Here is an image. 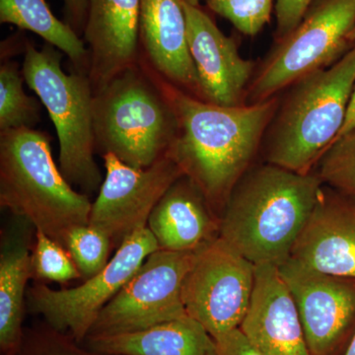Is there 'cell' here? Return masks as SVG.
I'll use <instances>...</instances> for the list:
<instances>
[{
    "label": "cell",
    "mask_w": 355,
    "mask_h": 355,
    "mask_svg": "<svg viewBox=\"0 0 355 355\" xmlns=\"http://www.w3.org/2000/svg\"><path fill=\"white\" fill-rule=\"evenodd\" d=\"M355 86V44L326 69L294 81L279 94L266 128L263 162L310 174L345 125Z\"/></svg>",
    "instance_id": "obj_3"
},
{
    "label": "cell",
    "mask_w": 355,
    "mask_h": 355,
    "mask_svg": "<svg viewBox=\"0 0 355 355\" xmlns=\"http://www.w3.org/2000/svg\"><path fill=\"white\" fill-rule=\"evenodd\" d=\"M0 22L39 35L46 43L67 55L76 71L88 74L89 51L85 42L67 22L55 17L46 0H0Z\"/></svg>",
    "instance_id": "obj_21"
},
{
    "label": "cell",
    "mask_w": 355,
    "mask_h": 355,
    "mask_svg": "<svg viewBox=\"0 0 355 355\" xmlns=\"http://www.w3.org/2000/svg\"><path fill=\"white\" fill-rule=\"evenodd\" d=\"M96 153L150 167L169 151L178 120L160 77L140 57L94 93Z\"/></svg>",
    "instance_id": "obj_5"
},
{
    "label": "cell",
    "mask_w": 355,
    "mask_h": 355,
    "mask_svg": "<svg viewBox=\"0 0 355 355\" xmlns=\"http://www.w3.org/2000/svg\"><path fill=\"white\" fill-rule=\"evenodd\" d=\"M240 330L261 355H311L279 266H256L253 296Z\"/></svg>",
    "instance_id": "obj_16"
},
{
    "label": "cell",
    "mask_w": 355,
    "mask_h": 355,
    "mask_svg": "<svg viewBox=\"0 0 355 355\" xmlns=\"http://www.w3.org/2000/svg\"><path fill=\"white\" fill-rule=\"evenodd\" d=\"M32 279L38 282H69L81 279V273L64 246L43 231H35L31 254Z\"/></svg>",
    "instance_id": "obj_25"
},
{
    "label": "cell",
    "mask_w": 355,
    "mask_h": 355,
    "mask_svg": "<svg viewBox=\"0 0 355 355\" xmlns=\"http://www.w3.org/2000/svg\"><path fill=\"white\" fill-rule=\"evenodd\" d=\"M214 338L209 355H261L240 328Z\"/></svg>",
    "instance_id": "obj_29"
},
{
    "label": "cell",
    "mask_w": 355,
    "mask_h": 355,
    "mask_svg": "<svg viewBox=\"0 0 355 355\" xmlns=\"http://www.w3.org/2000/svg\"><path fill=\"white\" fill-rule=\"evenodd\" d=\"M32 223L14 216L0 248V352L18 355L24 335L28 280L32 279Z\"/></svg>",
    "instance_id": "obj_19"
},
{
    "label": "cell",
    "mask_w": 355,
    "mask_h": 355,
    "mask_svg": "<svg viewBox=\"0 0 355 355\" xmlns=\"http://www.w3.org/2000/svg\"><path fill=\"white\" fill-rule=\"evenodd\" d=\"M212 11L225 18L246 36H256L272 17L273 0H205Z\"/></svg>",
    "instance_id": "obj_27"
},
{
    "label": "cell",
    "mask_w": 355,
    "mask_h": 355,
    "mask_svg": "<svg viewBox=\"0 0 355 355\" xmlns=\"http://www.w3.org/2000/svg\"><path fill=\"white\" fill-rule=\"evenodd\" d=\"M161 81L178 120L177 135L168 154L220 218L231 191L256 163L279 94L256 104L224 107Z\"/></svg>",
    "instance_id": "obj_1"
},
{
    "label": "cell",
    "mask_w": 355,
    "mask_h": 355,
    "mask_svg": "<svg viewBox=\"0 0 355 355\" xmlns=\"http://www.w3.org/2000/svg\"><path fill=\"white\" fill-rule=\"evenodd\" d=\"M0 205L64 247L70 231L87 225L92 202L74 190L35 128L0 132Z\"/></svg>",
    "instance_id": "obj_4"
},
{
    "label": "cell",
    "mask_w": 355,
    "mask_h": 355,
    "mask_svg": "<svg viewBox=\"0 0 355 355\" xmlns=\"http://www.w3.org/2000/svg\"><path fill=\"white\" fill-rule=\"evenodd\" d=\"M113 247L108 235L89 224L72 229L64 245L84 280L104 270Z\"/></svg>",
    "instance_id": "obj_23"
},
{
    "label": "cell",
    "mask_w": 355,
    "mask_h": 355,
    "mask_svg": "<svg viewBox=\"0 0 355 355\" xmlns=\"http://www.w3.org/2000/svg\"><path fill=\"white\" fill-rule=\"evenodd\" d=\"M139 48L144 62L161 79L202 99L182 0H141Z\"/></svg>",
    "instance_id": "obj_17"
},
{
    "label": "cell",
    "mask_w": 355,
    "mask_h": 355,
    "mask_svg": "<svg viewBox=\"0 0 355 355\" xmlns=\"http://www.w3.org/2000/svg\"><path fill=\"white\" fill-rule=\"evenodd\" d=\"M188 3L191 4L193 6H200V0H184Z\"/></svg>",
    "instance_id": "obj_33"
},
{
    "label": "cell",
    "mask_w": 355,
    "mask_h": 355,
    "mask_svg": "<svg viewBox=\"0 0 355 355\" xmlns=\"http://www.w3.org/2000/svg\"><path fill=\"white\" fill-rule=\"evenodd\" d=\"M350 41H352V44H355V28L354 32H352V35H350Z\"/></svg>",
    "instance_id": "obj_34"
},
{
    "label": "cell",
    "mask_w": 355,
    "mask_h": 355,
    "mask_svg": "<svg viewBox=\"0 0 355 355\" xmlns=\"http://www.w3.org/2000/svg\"><path fill=\"white\" fill-rule=\"evenodd\" d=\"M322 186L315 172L254 163L222 209L220 237L254 266L282 265L291 259Z\"/></svg>",
    "instance_id": "obj_2"
},
{
    "label": "cell",
    "mask_w": 355,
    "mask_h": 355,
    "mask_svg": "<svg viewBox=\"0 0 355 355\" xmlns=\"http://www.w3.org/2000/svg\"><path fill=\"white\" fill-rule=\"evenodd\" d=\"M83 345L103 355H209L214 338L187 316L135 333L87 336Z\"/></svg>",
    "instance_id": "obj_20"
},
{
    "label": "cell",
    "mask_w": 355,
    "mask_h": 355,
    "mask_svg": "<svg viewBox=\"0 0 355 355\" xmlns=\"http://www.w3.org/2000/svg\"><path fill=\"white\" fill-rule=\"evenodd\" d=\"M159 249L193 252L220 236V220L190 178L177 180L149 217Z\"/></svg>",
    "instance_id": "obj_18"
},
{
    "label": "cell",
    "mask_w": 355,
    "mask_h": 355,
    "mask_svg": "<svg viewBox=\"0 0 355 355\" xmlns=\"http://www.w3.org/2000/svg\"><path fill=\"white\" fill-rule=\"evenodd\" d=\"M159 250L148 227L128 236L104 270L80 286L55 291L36 284L27 291L26 305L34 314L58 331L83 343L100 312L139 270L144 261Z\"/></svg>",
    "instance_id": "obj_8"
},
{
    "label": "cell",
    "mask_w": 355,
    "mask_h": 355,
    "mask_svg": "<svg viewBox=\"0 0 355 355\" xmlns=\"http://www.w3.org/2000/svg\"><path fill=\"white\" fill-rule=\"evenodd\" d=\"M89 0H64L65 22L83 36L87 20Z\"/></svg>",
    "instance_id": "obj_30"
},
{
    "label": "cell",
    "mask_w": 355,
    "mask_h": 355,
    "mask_svg": "<svg viewBox=\"0 0 355 355\" xmlns=\"http://www.w3.org/2000/svg\"><path fill=\"white\" fill-rule=\"evenodd\" d=\"M25 78L16 62L0 67V132L34 128L41 118L39 100L26 94Z\"/></svg>",
    "instance_id": "obj_22"
},
{
    "label": "cell",
    "mask_w": 355,
    "mask_h": 355,
    "mask_svg": "<svg viewBox=\"0 0 355 355\" xmlns=\"http://www.w3.org/2000/svg\"><path fill=\"white\" fill-rule=\"evenodd\" d=\"M345 355H355V335L350 343L349 347H347V352Z\"/></svg>",
    "instance_id": "obj_32"
},
{
    "label": "cell",
    "mask_w": 355,
    "mask_h": 355,
    "mask_svg": "<svg viewBox=\"0 0 355 355\" xmlns=\"http://www.w3.org/2000/svg\"><path fill=\"white\" fill-rule=\"evenodd\" d=\"M193 254L159 249L148 256L100 312L87 336L135 333L188 316L182 291Z\"/></svg>",
    "instance_id": "obj_10"
},
{
    "label": "cell",
    "mask_w": 355,
    "mask_h": 355,
    "mask_svg": "<svg viewBox=\"0 0 355 355\" xmlns=\"http://www.w3.org/2000/svg\"><path fill=\"white\" fill-rule=\"evenodd\" d=\"M291 259L311 270L355 279V198L323 184Z\"/></svg>",
    "instance_id": "obj_14"
},
{
    "label": "cell",
    "mask_w": 355,
    "mask_h": 355,
    "mask_svg": "<svg viewBox=\"0 0 355 355\" xmlns=\"http://www.w3.org/2000/svg\"><path fill=\"white\" fill-rule=\"evenodd\" d=\"M355 0H319L300 24L275 42L257 64L247 92L246 105L280 94L294 81L335 64L354 46Z\"/></svg>",
    "instance_id": "obj_7"
},
{
    "label": "cell",
    "mask_w": 355,
    "mask_h": 355,
    "mask_svg": "<svg viewBox=\"0 0 355 355\" xmlns=\"http://www.w3.org/2000/svg\"><path fill=\"white\" fill-rule=\"evenodd\" d=\"M182 1L202 99L218 106L246 105L256 62L241 57L235 40L226 36L200 6Z\"/></svg>",
    "instance_id": "obj_13"
},
{
    "label": "cell",
    "mask_w": 355,
    "mask_h": 355,
    "mask_svg": "<svg viewBox=\"0 0 355 355\" xmlns=\"http://www.w3.org/2000/svg\"><path fill=\"white\" fill-rule=\"evenodd\" d=\"M314 0H277L275 41L291 34L302 21Z\"/></svg>",
    "instance_id": "obj_28"
},
{
    "label": "cell",
    "mask_w": 355,
    "mask_h": 355,
    "mask_svg": "<svg viewBox=\"0 0 355 355\" xmlns=\"http://www.w3.org/2000/svg\"><path fill=\"white\" fill-rule=\"evenodd\" d=\"M102 157L106 176L92 202L89 225L119 248L128 236L147 227L157 203L184 174L168 153L144 169L130 167L111 153Z\"/></svg>",
    "instance_id": "obj_11"
},
{
    "label": "cell",
    "mask_w": 355,
    "mask_h": 355,
    "mask_svg": "<svg viewBox=\"0 0 355 355\" xmlns=\"http://www.w3.org/2000/svg\"><path fill=\"white\" fill-rule=\"evenodd\" d=\"M279 270L311 355H345L355 335V279L311 270L291 259Z\"/></svg>",
    "instance_id": "obj_12"
},
{
    "label": "cell",
    "mask_w": 355,
    "mask_h": 355,
    "mask_svg": "<svg viewBox=\"0 0 355 355\" xmlns=\"http://www.w3.org/2000/svg\"><path fill=\"white\" fill-rule=\"evenodd\" d=\"M141 0H89L84 41L94 93L139 62Z\"/></svg>",
    "instance_id": "obj_15"
},
{
    "label": "cell",
    "mask_w": 355,
    "mask_h": 355,
    "mask_svg": "<svg viewBox=\"0 0 355 355\" xmlns=\"http://www.w3.org/2000/svg\"><path fill=\"white\" fill-rule=\"evenodd\" d=\"M314 172L326 186L355 198V130L336 139Z\"/></svg>",
    "instance_id": "obj_24"
},
{
    "label": "cell",
    "mask_w": 355,
    "mask_h": 355,
    "mask_svg": "<svg viewBox=\"0 0 355 355\" xmlns=\"http://www.w3.org/2000/svg\"><path fill=\"white\" fill-rule=\"evenodd\" d=\"M18 355H103L77 342L70 334L58 331L48 323L24 329Z\"/></svg>",
    "instance_id": "obj_26"
},
{
    "label": "cell",
    "mask_w": 355,
    "mask_h": 355,
    "mask_svg": "<svg viewBox=\"0 0 355 355\" xmlns=\"http://www.w3.org/2000/svg\"><path fill=\"white\" fill-rule=\"evenodd\" d=\"M355 130V86L354 92H352V99H350L345 125H343L342 130H340V135H338L336 139H338V137H342V135H345V133L350 132V130Z\"/></svg>",
    "instance_id": "obj_31"
},
{
    "label": "cell",
    "mask_w": 355,
    "mask_h": 355,
    "mask_svg": "<svg viewBox=\"0 0 355 355\" xmlns=\"http://www.w3.org/2000/svg\"><path fill=\"white\" fill-rule=\"evenodd\" d=\"M256 266L222 239L196 250L183 284V302L212 338L240 328L253 296Z\"/></svg>",
    "instance_id": "obj_9"
},
{
    "label": "cell",
    "mask_w": 355,
    "mask_h": 355,
    "mask_svg": "<svg viewBox=\"0 0 355 355\" xmlns=\"http://www.w3.org/2000/svg\"><path fill=\"white\" fill-rule=\"evenodd\" d=\"M62 58V51L50 44L39 50L26 41L23 76L57 130L60 171L90 197L104 181L95 160L94 91L85 72L65 73Z\"/></svg>",
    "instance_id": "obj_6"
}]
</instances>
